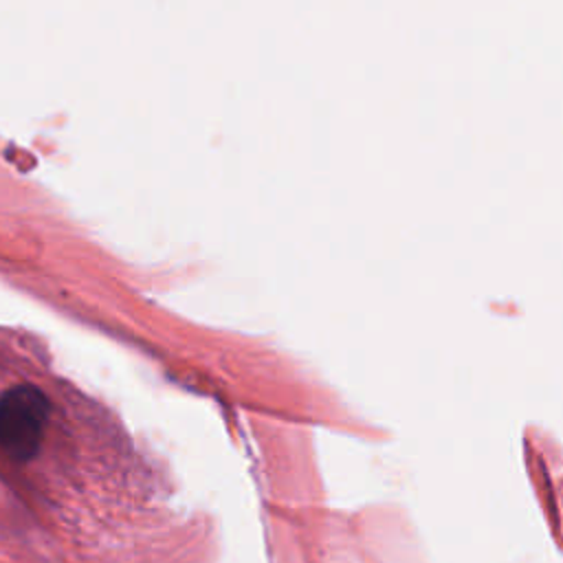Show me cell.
I'll use <instances>...</instances> for the list:
<instances>
[{
  "label": "cell",
  "instance_id": "6da1fadb",
  "mask_svg": "<svg viewBox=\"0 0 563 563\" xmlns=\"http://www.w3.org/2000/svg\"><path fill=\"white\" fill-rule=\"evenodd\" d=\"M51 418L48 396L29 383L9 387L0 396V451L13 462L37 455Z\"/></svg>",
  "mask_w": 563,
  "mask_h": 563
}]
</instances>
